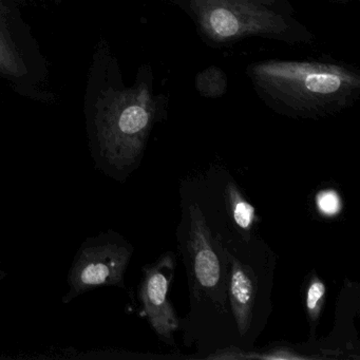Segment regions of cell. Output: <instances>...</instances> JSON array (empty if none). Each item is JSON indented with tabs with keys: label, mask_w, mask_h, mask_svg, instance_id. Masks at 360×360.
Returning a JSON list of instances; mask_svg holds the SVG:
<instances>
[{
	"label": "cell",
	"mask_w": 360,
	"mask_h": 360,
	"mask_svg": "<svg viewBox=\"0 0 360 360\" xmlns=\"http://www.w3.org/2000/svg\"><path fill=\"white\" fill-rule=\"evenodd\" d=\"M233 233L237 231L231 226L212 174L207 179L185 182L178 239L188 276L191 311L182 323L191 343L198 342L208 351L236 347L237 343L225 252L227 239Z\"/></svg>",
	"instance_id": "1"
},
{
	"label": "cell",
	"mask_w": 360,
	"mask_h": 360,
	"mask_svg": "<svg viewBox=\"0 0 360 360\" xmlns=\"http://www.w3.org/2000/svg\"><path fill=\"white\" fill-rule=\"evenodd\" d=\"M246 75L269 108L292 119L317 120L351 108L360 98V72L345 63L266 60Z\"/></svg>",
	"instance_id": "2"
},
{
	"label": "cell",
	"mask_w": 360,
	"mask_h": 360,
	"mask_svg": "<svg viewBox=\"0 0 360 360\" xmlns=\"http://www.w3.org/2000/svg\"><path fill=\"white\" fill-rule=\"evenodd\" d=\"M212 48L260 37L286 45H311L315 35L294 15L279 13L250 0H174Z\"/></svg>",
	"instance_id": "3"
},
{
	"label": "cell",
	"mask_w": 360,
	"mask_h": 360,
	"mask_svg": "<svg viewBox=\"0 0 360 360\" xmlns=\"http://www.w3.org/2000/svg\"><path fill=\"white\" fill-rule=\"evenodd\" d=\"M229 263V299L240 349L252 347L271 311L275 259L259 237L229 236L225 245Z\"/></svg>",
	"instance_id": "4"
},
{
	"label": "cell",
	"mask_w": 360,
	"mask_h": 360,
	"mask_svg": "<svg viewBox=\"0 0 360 360\" xmlns=\"http://www.w3.org/2000/svg\"><path fill=\"white\" fill-rule=\"evenodd\" d=\"M124 103L108 127L98 132L91 149L94 167L121 183L141 165L153 125L165 117L167 98L153 94L150 77Z\"/></svg>",
	"instance_id": "5"
},
{
	"label": "cell",
	"mask_w": 360,
	"mask_h": 360,
	"mask_svg": "<svg viewBox=\"0 0 360 360\" xmlns=\"http://www.w3.org/2000/svg\"><path fill=\"white\" fill-rule=\"evenodd\" d=\"M134 252L132 244L112 229L87 238L71 263L63 304L98 288H125L124 278Z\"/></svg>",
	"instance_id": "6"
},
{
	"label": "cell",
	"mask_w": 360,
	"mask_h": 360,
	"mask_svg": "<svg viewBox=\"0 0 360 360\" xmlns=\"http://www.w3.org/2000/svg\"><path fill=\"white\" fill-rule=\"evenodd\" d=\"M176 258L172 252L144 267L140 285L143 311L155 334L167 345H174V335L180 328V320L168 300V288L174 278Z\"/></svg>",
	"instance_id": "7"
},
{
	"label": "cell",
	"mask_w": 360,
	"mask_h": 360,
	"mask_svg": "<svg viewBox=\"0 0 360 360\" xmlns=\"http://www.w3.org/2000/svg\"><path fill=\"white\" fill-rule=\"evenodd\" d=\"M218 184L221 197L231 226L245 239L255 237L258 217L254 206L244 197L241 189L225 172H212Z\"/></svg>",
	"instance_id": "8"
},
{
	"label": "cell",
	"mask_w": 360,
	"mask_h": 360,
	"mask_svg": "<svg viewBox=\"0 0 360 360\" xmlns=\"http://www.w3.org/2000/svg\"><path fill=\"white\" fill-rule=\"evenodd\" d=\"M229 87L226 73L220 67L210 66L200 71L195 79V88L199 96L205 98H220Z\"/></svg>",
	"instance_id": "9"
},
{
	"label": "cell",
	"mask_w": 360,
	"mask_h": 360,
	"mask_svg": "<svg viewBox=\"0 0 360 360\" xmlns=\"http://www.w3.org/2000/svg\"><path fill=\"white\" fill-rule=\"evenodd\" d=\"M326 288L324 282L318 276H313L309 279L305 294V309L311 326V335L315 336L316 328L319 322L322 307L326 301Z\"/></svg>",
	"instance_id": "10"
},
{
	"label": "cell",
	"mask_w": 360,
	"mask_h": 360,
	"mask_svg": "<svg viewBox=\"0 0 360 360\" xmlns=\"http://www.w3.org/2000/svg\"><path fill=\"white\" fill-rule=\"evenodd\" d=\"M317 205L323 214L332 216L340 210V199L334 191H323L317 197Z\"/></svg>",
	"instance_id": "11"
},
{
	"label": "cell",
	"mask_w": 360,
	"mask_h": 360,
	"mask_svg": "<svg viewBox=\"0 0 360 360\" xmlns=\"http://www.w3.org/2000/svg\"><path fill=\"white\" fill-rule=\"evenodd\" d=\"M250 1L279 13L288 14V15H294L295 13L290 0H250Z\"/></svg>",
	"instance_id": "12"
},
{
	"label": "cell",
	"mask_w": 360,
	"mask_h": 360,
	"mask_svg": "<svg viewBox=\"0 0 360 360\" xmlns=\"http://www.w3.org/2000/svg\"><path fill=\"white\" fill-rule=\"evenodd\" d=\"M326 1H328V3L341 4V5H345V4L353 3V1H356V0H326Z\"/></svg>",
	"instance_id": "13"
},
{
	"label": "cell",
	"mask_w": 360,
	"mask_h": 360,
	"mask_svg": "<svg viewBox=\"0 0 360 360\" xmlns=\"http://www.w3.org/2000/svg\"><path fill=\"white\" fill-rule=\"evenodd\" d=\"M7 276V271L4 269L3 260L0 259V280H3Z\"/></svg>",
	"instance_id": "14"
},
{
	"label": "cell",
	"mask_w": 360,
	"mask_h": 360,
	"mask_svg": "<svg viewBox=\"0 0 360 360\" xmlns=\"http://www.w3.org/2000/svg\"><path fill=\"white\" fill-rule=\"evenodd\" d=\"M0 358H1V359H3V358H5V357H4L3 355H0Z\"/></svg>",
	"instance_id": "15"
}]
</instances>
